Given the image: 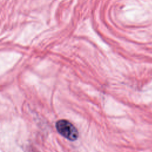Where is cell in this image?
<instances>
[{"instance_id":"obj_1","label":"cell","mask_w":152,"mask_h":152,"mask_svg":"<svg viewBox=\"0 0 152 152\" xmlns=\"http://www.w3.org/2000/svg\"><path fill=\"white\" fill-rule=\"evenodd\" d=\"M56 128L62 136L70 141H75L78 137V130L72 123L67 120L58 121L56 124Z\"/></svg>"}]
</instances>
